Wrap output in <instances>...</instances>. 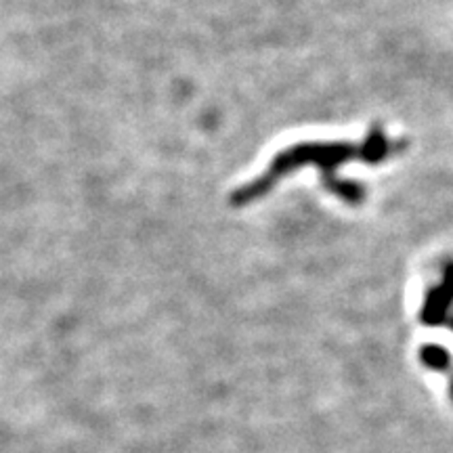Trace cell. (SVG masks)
Here are the masks:
<instances>
[{"instance_id":"6da1fadb","label":"cell","mask_w":453,"mask_h":453,"mask_svg":"<svg viewBox=\"0 0 453 453\" xmlns=\"http://www.w3.org/2000/svg\"><path fill=\"white\" fill-rule=\"evenodd\" d=\"M405 147V143H390L387 134L380 127H373L364 143H344V141H336V143H300L288 150L280 151L273 157V162L269 164V168L260 174L258 179H254L252 183L242 185L240 189L234 191L231 196V203L234 206H246L252 203L258 197L269 194L273 189L277 180L286 174L294 173V170L304 166V164H315L321 170V180L327 191H332L334 196L342 197L344 202L350 206H359L365 200L367 191L364 185L353 183V180L338 179L336 168L340 164L349 160H361L367 164H380L393 154V151Z\"/></svg>"},{"instance_id":"7a4b0ae2","label":"cell","mask_w":453,"mask_h":453,"mask_svg":"<svg viewBox=\"0 0 453 453\" xmlns=\"http://www.w3.org/2000/svg\"><path fill=\"white\" fill-rule=\"evenodd\" d=\"M453 307V263H447L443 271V281L434 286L426 294L420 319L424 326H445L449 319V311Z\"/></svg>"},{"instance_id":"3957f363","label":"cell","mask_w":453,"mask_h":453,"mask_svg":"<svg viewBox=\"0 0 453 453\" xmlns=\"http://www.w3.org/2000/svg\"><path fill=\"white\" fill-rule=\"evenodd\" d=\"M420 359L424 365L434 372H449L453 365L449 350L445 347H439V344H426V347H422Z\"/></svg>"},{"instance_id":"277c9868","label":"cell","mask_w":453,"mask_h":453,"mask_svg":"<svg viewBox=\"0 0 453 453\" xmlns=\"http://www.w3.org/2000/svg\"><path fill=\"white\" fill-rule=\"evenodd\" d=\"M447 326H449L453 330V315H449V319H447Z\"/></svg>"},{"instance_id":"5b68a950","label":"cell","mask_w":453,"mask_h":453,"mask_svg":"<svg viewBox=\"0 0 453 453\" xmlns=\"http://www.w3.org/2000/svg\"><path fill=\"white\" fill-rule=\"evenodd\" d=\"M451 399H453V378H451Z\"/></svg>"}]
</instances>
